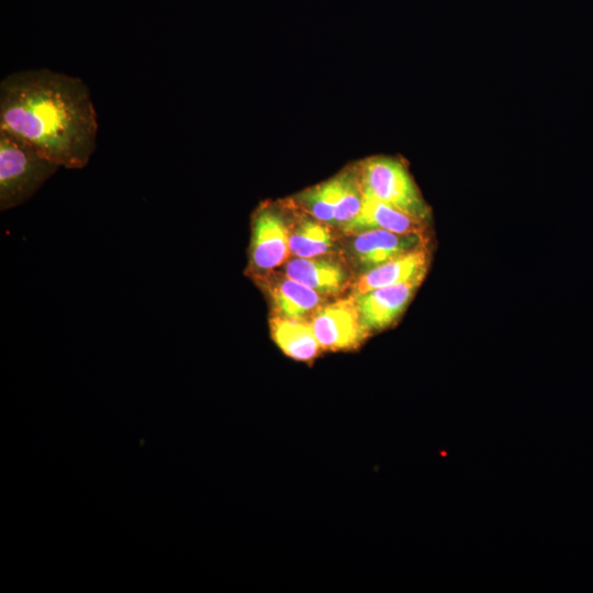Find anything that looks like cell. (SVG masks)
I'll return each mask as SVG.
<instances>
[{
    "mask_svg": "<svg viewBox=\"0 0 593 593\" xmlns=\"http://www.w3.org/2000/svg\"><path fill=\"white\" fill-rule=\"evenodd\" d=\"M0 128L68 169L92 156L97 112L87 85L47 68L12 72L0 82Z\"/></svg>",
    "mask_w": 593,
    "mask_h": 593,
    "instance_id": "1",
    "label": "cell"
},
{
    "mask_svg": "<svg viewBox=\"0 0 593 593\" xmlns=\"http://www.w3.org/2000/svg\"><path fill=\"white\" fill-rule=\"evenodd\" d=\"M59 167L24 139L0 128V210L30 200Z\"/></svg>",
    "mask_w": 593,
    "mask_h": 593,
    "instance_id": "2",
    "label": "cell"
},
{
    "mask_svg": "<svg viewBox=\"0 0 593 593\" xmlns=\"http://www.w3.org/2000/svg\"><path fill=\"white\" fill-rule=\"evenodd\" d=\"M365 199L385 203L426 220L428 208L404 165L389 157L363 161L357 172Z\"/></svg>",
    "mask_w": 593,
    "mask_h": 593,
    "instance_id": "3",
    "label": "cell"
},
{
    "mask_svg": "<svg viewBox=\"0 0 593 593\" xmlns=\"http://www.w3.org/2000/svg\"><path fill=\"white\" fill-rule=\"evenodd\" d=\"M427 246V236L381 228L342 233V254L356 276L399 256Z\"/></svg>",
    "mask_w": 593,
    "mask_h": 593,
    "instance_id": "4",
    "label": "cell"
},
{
    "mask_svg": "<svg viewBox=\"0 0 593 593\" xmlns=\"http://www.w3.org/2000/svg\"><path fill=\"white\" fill-rule=\"evenodd\" d=\"M290 222L277 210L259 209L251 222L249 260L247 271L256 279L290 258Z\"/></svg>",
    "mask_w": 593,
    "mask_h": 593,
    "instance_id": "5",
    "label": "cell"
},
{
    "mask_svg": "<svg viewBox=\"0 0 593 593\" xmlns=\"http://www.w3.org/2000/svg\"><path fill=\"white\" fill-rule=\"evenodd\" d=\"M323 350H353L370 334L361 324L353 296L325 303L311 320Z\"/></svg>",
    "mask_w": 593,
    "mask_h": 593,
    "instance_id": "6",
    "label": "cell"
},
{
    "mask_svg": "<svg viewBox=\"0 0 593 593\" xmlns=\"http://www.w3.org/2000/svg\"><path fill=\"white\" fill-rule=\"evenodd\" d=\"M286 276L332 298L349 289L356 275L342 253L310 258H289L282 266Z\"/></svg>",
    "mask_w": 593,
    "mask_h": 593,
    "instance_id": "7",
    "label": "cell"
},
{
    "mask_svg": "<svg viewBox=\"0 0 593 593\" xmlns=\"http://www.w3.org/2000/svg\"><path fill=\"white\" fill-rule=\"evenodd\" d=\"M255 280L268 294L273 316L311 321L329 299L281 271L272 270Z\"/></svg>",
    "mask_w": 593,
    "mask_h": 593,
    "instance_id": "8",
    "label": "cell"
},
{
    "mask_svg": "<svg viewBox=\"0 0 593 593\" xmlns=\"http://www.w3.org/2000/svg\"><path fill=\"white\" fill-rule=\"evenodd\" d=\"M423 279L417 277L353 296L362 326L371 333L392 324L406 307Z\"/></svg>",
    "mask_w": 593,
    "mask_h": 593,
    "instance_id": "9",
    "label": "cell"
},
{
    "mask_svg": "<svg viewBox=\"0 0 593 593\" xmlns=\"http://www.w3.org/2000/svg\"><path fill=\"white\" fill-rule=\"evenodd\" d=\"M429 261L427 246L399 256L356 276L349 290L350 296L425 277Z\"/></svg>",
    "mask_w": 593,
    "mask_h": 593,
    "instance_id": "10",
    "label": "cell"
},
{
    "mask_svg": "<svg viewBox=\"0 0 593 593\" xmlns=\"http://www.w3.org/2000/svg\"><path fill=\"white\" fill-rule=\"evenodd\" d=\"M426 220L378 201L365 199L359 214L342 231L356 233L381 228L399 234L426 235Z\"/></svg>",
    "mask_w": 593,
    "mask_h": 593,
    "instance_id": "11",
    "label": "cell"
},
{
    "mask_svg": "<svg viewBox=\"0 0 593 593\" xmlns=\"http://www.w3.org/2000/svg\"><path fill=\"white\" fill-rule=\"evenodd\" d=\"M289 246L292 256L302 258L342 253V233L312 216H299L290 222Z\"/></svg>",
    "mask_w": 593,
    "mask_h": 593,
    "instance_id": "12",
    "label": "cell"
},
{
    "mask_svg": "<svg viewBox=\"0 0 593 593\" xmlns=\"http://www.w3.org/2000/svg\"><path fill=\"white\" fill-rule=\"evenodd\" d=\"M271 337L281 351L302 362H312L323 350L311 321H295L278 316L270 320Z\"/></svg>",
    "mask_w": 593,
    "mask_h": 593,
    "instance_id": "13",
    "label": "cell"
},
{
    "mask_svg": "<svg viewBox=\"0 0 593 593\" xmlns=\"http://www.w3.org/2000/svg\"><path fill=\"white\" fill-rule=\"evenodd\" d=\"M338 190L339 177L304 192L300 198L301 205L312 217L334 227Z\"/></svg>",
    "mask_w": 593,
    "mask_h": 593,
    "instance_id": "14",
    "label": "cell"
},
{
    "mask_svg": "<svg viewBox=\"0 0 593 593\" xmlns=\"http://www.w3.org/2000/svg\"><path fill=\"white\" fill-rule=\"evenodd\" d=\"M339 190L335 206L334 227L343 231L361 211L363 205V194L361 192L357 174L340 175Z\"/></svg>",
    "mask_w": 593,
    "mask_h": 593,
    "instance_id": "15",
    "label": "cell"
}]
</instances>
